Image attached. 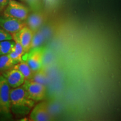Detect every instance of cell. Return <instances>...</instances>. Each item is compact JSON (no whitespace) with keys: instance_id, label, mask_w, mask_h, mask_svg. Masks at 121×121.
Instances as JSON below:
<instances>
[{"instance_id":"cell-1","label":"cell","mask_w":121,"mask_h":121,"mask_svg":"<svg viewBox=\"0 0 121 121\" xmlns=\"http://www.w3.org/2000/svg\"><path fill=\"white\" fill-rule=\"evenodd\" d=\"M10 99L11 112L16 114L29 113L36 103V102L28 97L22 85L16 88H11Z\"/></svg>"},{"instance_id":"cell-2","label":"cell","mask_w":121,"mask_h":121,"mask_svg":"<svg viewBox=\"0 0 121 121\" xmlns=\"http://www.w3.org/2000/svg\"><path fill=\"white\" fill-rule=\"evenodd\" d=\"M29 13V9L26 5L17 0H9L2 14L25 21Z\"/></svg>"},{"instance_id":"cell-3","label":"cell","mask_w":121,"mask_h":121,"mask_svg":"<svg viewBox=\"0 0 121 121\" xmlns=\"http://www.w3.org/2000/svg\"><path fill=\"white\" fill-rule=\"evenodd\" d=\"M44 49L42 47L30 49L28 52L22 56V60L28 63L30 69L35 72L42 69L43 66V60Z\"/></svg>"},{"instance_id":"cell-4","label":"cell","mask_w":121,"mask_h":121,"mask_svg":"<svg viewBox=\"0 0 121 121\" xmlns=\"http://www.w3.org/2000/svg\"><path fill=\"white\" fill-rule=\"evenodd\" d=\"M22 86L26 91L28 97L35 102L43 100L46 94V87L33 80H25Z\"/></svg>"},{"instance_id":"cell-5","label":"cell","mask_w":121,"mask_h":121,"mask_svg":"<svg viewBox=\"0 0 121 121\" xmlns=\"http://www.w3.org/2000/svg\"><path fill=\"white\" fill-rule=\"evenodd\" d=\"M10 89L11 87L2 76L0 81V114L8 115L11 112Z\"/></svg>"},{"instance_id":"cell-6","label":"cell","mask_w":121,"mask_h":121,"mask_svg":"<svg viewBox=\"0 0 121 121\" xmlns=\"http://www.w3.org/2000/svg\"><path fill=\"white\" fill-rule=\"evenodd\" d=\"M25 25V21L3 15L0 16V27L11 35L17 33Z\"/></svg>"},{"instance_id":"cell-7","label":"cell","mask_w":121,"mask_h":121,"mask_svg":"<svg viewBox=\"0 0 121 121\" xmlns=\"http://www.w3.org/2000/svg\"><path fill=\"white\" fill-rule=\"evenodd\" d=\"M29 118L33 121H48L52 120V116L45 102L39 103L31 109Z\"/></svg>"},{"instance_id":"cell-8","label":"cell","mask_w":121,"mask_h":121,"mask_svg":"<svg viewBox=\"0 0 121 121\" xmlns=\"http://www.w3.org/2000/svg\"><path fill=\"white\" fill-rule=\"evenodd\" d=\"M2 76L11 88L20 86L25 80L21 72L13 68L3 72Z\"/></svg>"},{"instance_id":"cell-9","label":"cell","mask_w":121,"mask_h":121,"mask_svg":"<svg viewBox=\"0 0 121 121\" xmlns=\"http://www.w3.org/2000/svg\"><path fill=\"white\" fill-rule=\"evenodd\" d=\"M33 34L34 32L32 30L25 25L17 33L12 35V37L17 39L22 44L24 49V54L29 51L30 45Z\"/></svg>"},{"instance_id":"cell-10","label":"cell","mask_w":121,"mask_h":121,"mask_svg":"<svg viewBox=\"0 0 121 121\" xmlns=\"http://www.w3.org/2000/svg\"><path fill=\"white\" fill-rule=\"evenodd\" d=\"M25 21L26 26L34 33L38 30L43 25L44 17L39 11H33L32 13H29Z\"/></svg>"},{"instance_id":"cell-11","label":"cell","mask_w":121,"mask_h":121,"mask_svg":"<svg viewBox=\"0 0 121 121\" xmlns=\"http://www.w3.org/2000/svg\"><path fill=\"white\" fill-rule=\"evenodd\" d=\"M13 69H17L21 72L24 76L25 80L31 79L34 75V72L30 69L28 63L25 60H22V61L16 63L13 67Z\"/></svg>"},{"instance_id":"cell-12","label":"cell","mask_w":121,"mask_h":121,"mask_svg":"<svg viewBox=\"0 0 121 121\" xmlns=\"http://www.w3.org/2000/svg\"><path fill=\"white\" fill-rule=\"evenodd\" d=\"M16 63L9 54L0 56V72H4L12 69Z\"/></svg>"},{"instance_id":"cell-13","label":"cell","mask_w":121,"mask_h":121,"mask_svg":"<svg viewBox=\"0 0 121 121\" xmlns=\"http://www.w3.org/2000/svg\"><path fill=\"white\" fill-rule=\"evenodd\" d=\"M44 35L42 31L39 30V29L34 32L33 34L31 43H30L29 51L33 48L40 47V45H42V44L44 40Z\"/></svg>"},{"instance_id":"cell-14","label":"cell","mask_w":121,"mask_h":121,"mask_svg":"<svg viewBox=\"0 0 121 121\" xmlns=\"http://www.w3.org/2000/svg\"><path fill=\"white\" fill-rule=\"evenodd\" d=\"M15 45L13 40H6L0 42V56L7 54L11 51Z\"/></svg>"},{"instance_id":"cell-15","label":"cell","mask_w":121,"mask_h":121,"mask_svg":"<svg viewBox=\"0 0 121 121\" xmlns=\"http://www.w3.org/2000/svg\"><path fill=\"white\" fill-rule=\"evenodd\" d=\"M26 4L33 11H40L42 7V0H19Z\"/></svg>"},{"instance_id":"cell-16","label":"cell","mask_w":121,"mask_h":121,"mask_svg":"<svg viewBox=\"0 0 121 121\" xmlns=\"http://www.w3.org/2000/svg\"><path fill=\"white\" fill-rule=\"evenodd\" d=\"M45 73L43 72V70H42V69H40L37 71L34 72V75L31 80L45 85Z\"/></svg>"},{"instance_id":"cell-17","label":"cell","mask_w":121,"mask_h":121,"mask_svg":"<svg viewBox=\"0 0 121 121\" xmlns=\"http://www.w3.org/2000/svg\"><path fill=\"white\" fill-rule=\"evenodd\" d=\"M6 40H13L12 35L0 27V42Z\"/></svg>"},{"instance_id":"cell-18","label":"cell","mask_w":121,"mask_h":121,"mask_svg":"<svg viewBox=\"0 0 121 121\" xmlns=\"http://www.w3.org/2000/svg\"><path fill=\"white\" fill-rule=\"evenodd\" d=\"M9 0H0V14L2 13L4 9L6 7Z\"/></svg>"},{"instance_id":"cell-19","label":"cell","mask_w":121,"mask_h":121,"mask_svg":"<svg viewBox=\"0 0 121 121\" xmlns=\"http://www.w3.org/2000/svg\"><path fill=\"white\" fill-rule=\"evenodd\" d=\"M2 78V75H0V81H1V78Z\"/></svg>"}]
</instances>
